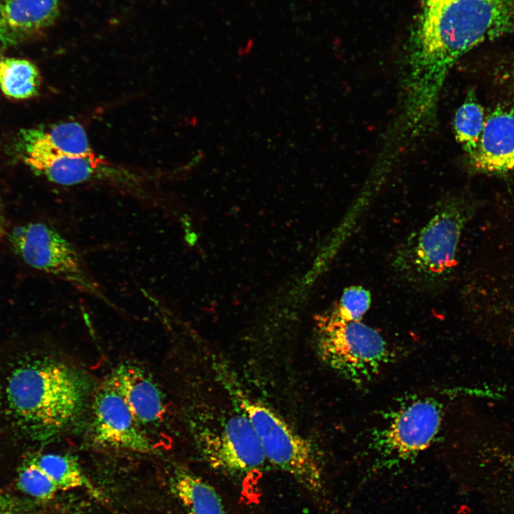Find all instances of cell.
I'll return each instance as SVG.
<instances>
[{
    "label": "cell",
    "mask_w": 514,
    "mask_h": 514,
    "mask_svg": "<svg viewBox=\"0 0 514 514\" xmlns=\"http://www.w3.org/2000/svg\"><path fill=\"white\" fill-rule=\"evenodd\" d=\"M473 166L485 173L514 171V106H498L485 119Z\"/></svg>",
    "instance_id": "11"
},
{
    "label": "cell",
    "mask_w": 514,
    "mask_h": 514,
    "mask_svg": "<svg viewBox=\"0 0 514 514\" xmlns=\"http://www.w3.org/2000/svg\"><path fill=\"white\" fill-rule=\"evenodd\" d=\"M371 303V295L368 290L360 286H352L343 291L331 312L345 321H361Z\"/></svg>",
    "instance_id": "20"
},
{
    "label": "cell",
    "mask_w": 514,
    "mask_h": 514,
    "mask_svg": "<svg viewBox=\"0 0 514 514\" xmlns=\"http://www.w3.org/2000/svg\"><path fill=\"white\" fill-rule=\"evenodd\" d=\"M91 430L92 441L102 448L140 453L153 450L151 440L108 381L94 396Z\"/></svg>",
    "instance_id": "10"
},
{
    "label": "cell",
    "mask_w": 514,
    "mask_h": 514,
    "mask_svg": "<svg viewBox=\"0 0 514 514\" xmlns=\"http://www.w3.org/2000/svg\"><path fill=\"white\" fill-rule=\"evenodd\" d=\"M33 459L54 482L59 490L91 487L79 463L70 455L46 453Z\"/></svg>",
    "instance_id": "18"
},
{
    "label": "cell",
    "mask_w": 514,
    "mask_h": 514,
    "mask_svg": "<svg viewBox=\"0 0 514 514\" xmlns=\"http://www.w3.org/2000/svg\"><path fill=\"white\" fill-rule=\"evenodd\" d=\"M60 0H1L0 44L14 46L49 28L59 14Z\"/></svg>",
    "instance_id": "12"
},
{
    "label": "cell",
    "mask_w": 514,
    "mask_h": 514,
    "mask_svg": "<svg viewBox=\"0 0 514 514\" xmlns=\"http://www.w3.org/2000/svg\"><path fill=\"white\" fill-rule=\"evenodd\" d=\"M39 73L30 61L16 58L0 59V89L7 96L26 99L38 91Z\"/></svg>",
    "instance_id": "16"
},
{
    "label": "cell",
    "mask_w": 514,
    "mask_h": 514,
    "mask_svg": "<svg viewBox=\"0 0 514 514\" xmlns=\"http://www.w3.org/2000/svg\"><path fill=\"white\" fill-rule=\"evenodd\" d=\"M168 486L186 514H228L217 490L186 468H173Z\"/></svg>",
    "instance_id": "14"
},
{
    "label": "cell",
    "mask_w": 514,
    "mask_h": 514,
    "mask_svg": "<svg viewBox=\"0 0 514 514\" xmlns=\"http://www.w3.org/2000/svg\"><path fill=\"white\" fill-rule=\"evenodd\" d=\"M422 6L424 5L428 0H420Z\"/></svg>",
    "instance_id": "22"
},
{
    "label": "cell",
    "mask_w": 514,
    "mask_h": 514,
    "mask_svg": "<svg viewBox=\"0 0 514 514\" xmlns=\"http://www.w3.org/2000/svg\"><path fill=\"white\" fill-rule=\"evenodd\" d=\"M22 134L66 155L83 157L96 155L89 144L85 129L75 121L30 129Z\"/></svg>",
    "instance_id": "15"
},
{
    "label": "cell",
    "mask_w": 514,
    "mask_h": 514,
    "mask_svg": "<svg viewBox=\"0 0 514 514\" xmlns=\"http://www.w3.org/2000/svg\"><path fill=\"white\" fill-rule=\"evenodd\" d=\"M241 411L253 425L267 462L291 476L311 495L324 493L322 463L314 445L262 403L234 390Z\"/></svg>",
    "instance_id": "4"
},
{
    "label": "cell",
    "mask_w": 514,
    "mask_h": 514,
    "mask_svg": "<svg viewBox=\"0 0 514 514\" xmlns=\"http://www.w3.org/2000/svg\"><path fill=\"white\" fill-rule=\"evenodd\" d=\"M486 116L473 92L456 111L453 128L457 141L470 157L476 151L483 131Z\"/></svg>",
    "instance_id": "17"
},
{
    "label": "cell",
    "mask_w": 514,
    "mask_h": 514,
    "mask_svg": "<svg viewBox=\"0 0 514 514\" xmlns=\"http://www.w3.org/2000/svg\"><path fill=\"white\" fill-rule=\"evenodd\" d=\"M514 26V0H428L412 34L405 76V127L418 135L433 121L458 60Z\"/></svg>",
    "instance_id": "1"
},
{
    "label": "cell",
    "mask_w": 514,
    "mask_h": 514,
    "mask_svg": "<svg viewBox=\"0 0 514 514\" xmlns=\"http://www.w3.org/2000/svg\"><path fill=\"white\" fill-rule=\"evenodd\" d=\"M0 59H1V57H0Z\"/></svg>",
    "instance_id": "23"
},
{
    "label": "cell",
    "mask_w": 514,
    "mask_h": 514,
    "mask_svg": "<svg viewBox=\"0 0 514 514\" xmlns=\"http://www.w3.org/2000/svg\"><path fill=\"white\" fill-rule=\"evenodd\" d=\"M1 1V0H0Z\"/></svg>",
    "instance_id": "24"
},
{
    "label": "cell",
    "mask_w": 514,
    "mask_h": 514,
    "mask_svg": "<svg viewBox=\"0 0 514 514\" xmlns=\"http://www.w3.org/2000/svg\"><path fill=\"white\" fill-rule=\"evenodd\" d=\"M202 460L213 470L234 480H243L265 468L267 460L258 437L241 411L214 426L196 433Z\"/></svg>",
    "instance_id": "7"
},
{
    "label": "cell",
    "mask_w": 514,
    "mask_h": 514,
    "mask_svg": "<svg viewBox=\"0 0 514 514\" xmlns=\"http://www.w3.org/2000/svg\"><path fill=\"white\" fill-rule=\"evenodd\" d=\"M4 219L3 211L1 209V206L0 205V234L2 233L3 229H4Z\"/></svg>",
    "instance_id": "21"
},
{
    "label": "cell",
    "mask_w": 514,
    "mask_h": 514,
    "mask_svg": "<svg viewBox=\"0 0 514 514\" xmlns=\"http://www.w3.org/2000/svg\"><path fill=\"white\" fill-rule=\"evenodd\" d=\"M141 425L153 424L164 413L162 394L148 375L131 364L119 366L107 380Z\"/></svg>",
    "instance_id": "13"
},
{
    "label": "cell",
    "mask_w": 514,
    "mask_h": 514,
    "mask_svg": "<svg viewBox=\"0 0 514 514\" xmlns=\"http://www.w3.org/2000/svg\"><path fill=\"white\" fill-rule=\"evenodd\" d=\"M317 337L321 359L354 383L370 380L390 357L388 345L376 330L361 321L343 320L332 312L318 318Z\"/></svg>",
    "instance_id": "5"
},
{
    "label": "cell",
    "mask_w": 514,
    "mask_h": 514,
    "mask_svg": "<svg viewBox=\"0 0 514 514\" xmlns=\"http://www.w3.org/2000/svg\"><path fill=\"white\" fill-rule=\"evenodd\" d=\"M9 241L15 253L30 267L111 303L91 276L78 250L56 228L42 222L29 223L15 228Z\"/></svg>",
    "instance_id": "6"
},
{
    "label": "cell",
    "mask_w": 514,
    "mask_h": 514,
    "mask_svg": "<svg viewBox=\"0 0 514 514\" xmlns=\"http://www.w3.org/2000/svg\"><path fill=\"white\" fill-rule=\"evenodd\" d=\"M19 485L25 493L40 500L51 499L59 490L54 482L33 458L28 460L21 469Z\"/></svg>",
    "instance_id": "19"
},
{
    "label": "cell",
    "mask_w": 514,
    "mask_h": 514,
    "mask_svg": "<svg viewBox=\"0 0 514 514\" xmlns=\"http://www.w3.org/2000/svg\"><path fill=\"white\" fill-rule=\"evenodd\" d=\"M441 420L439 403L428 398L411 400L392 410L374 432L373 447L388 462L410 459L434 442Z\"/></svg>",
    "instance_id": "8"
},
{
    "label": "cell",
    "mask_w": 514,
    "mask_h": 514,
    "mask_svg": "<svg viewBox=\"0 0 514 514\" xmlns=\"http://www.w3.org/2000/svg\"><path fill=\"white\" fill-rule=\"evenodd\" d=\"M23 159L34 171L62 186L105 181L139 190L143 182L138 174L111 164L98 156H72L22 135Z\"/></svg>",
    "instance_id": "9"
},
{
    "label": "cell",
    "mask_w": 514,
    "mask_h": 514,
    "mask_svg": "<svg viewBox=\"0 0 514 514\" xmlns=\"http://www.w3.org/2000/svg\"><path fill=\"white\" fill-rule=\"evenodd\" d=\"M476 206L463 196H450L437 205L430 218L399 248L393 267L405 283L423 291L443 288L457 265L463 231Z\"/></svg>",
    "instance_id": "3"
},
{
    "label": "cell",
    "mask_w": 514,
    "mask_h": 514,
    "mask_svg": "<svg viewBox=\"0 0 514 514\" xmlns=\"http://www.w3.org/2000/svg\"><path fill=\"white\" fill-rule=\"evenodd\" d=\"M86 391V382L78 372L56 361L38 360L14 371L7 398L25 426L46 436L74 421L82 410Z\"/></svg>",
    "instance_id": "2"
}]
</instances>
